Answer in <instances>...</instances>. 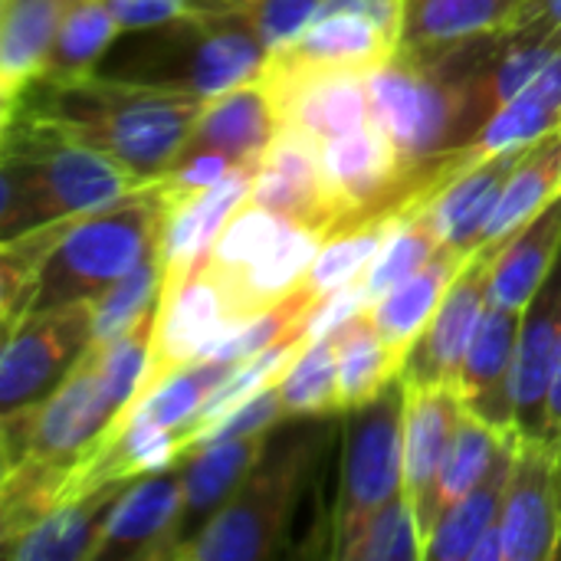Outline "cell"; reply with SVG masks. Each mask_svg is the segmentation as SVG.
<instances>
[{
  "mask_svg": "<svg viewBox=\"0 0 561 561\" xmlns=\"http://www.w3.org/2000/svg\"><path fill=\"white\" fill-rule=\"evenodd\" d=\"M325 440V431L270 437L256 467L227 506L178 552V561H263L279 556Z\"/></svg>",
  "mask_w": 561,
  "mask_h": 561,
  "instance_id": "277c9868",
  "label": "cell"
},
{
  "mask_svg": "<svg viewBox=\"0 0 561 561\" xmlns=\"http://www.w3.org/2000/svg\"><path fill=\"white\" fill-rule=\"evenodd\" d=\"M559 473H561V444H559ZM559 561H561V549H559Z\"/></svg>",
  "mask_w": 561,
  "mask_h": 561,
  "instance_id": "bcb514c9",
  "label": "cell"
},
{
  "mask_svg": "<svg viewBox=\"0 0 561 561\" xmlns=\"http://www.w3.org/2000/svg\"><path fill=\"white\" fill-rule=\"evenodd\" d=\"M401 43L362 13H325L293 43L266 56V69L276 72H358L381 69Z\"/></svg>",
  "mask_w": 561,
  "mask_h": 561,
  "instance_id": "d6986e66",
  "label": "cell"
},
{
  "mask_svg": "<svg viewBox=\"0 0 561 561\" xmlns=\"http://www.w3.org/2000/svg\"><path fill=\"white\" fill-rule=\"evenodd\" d=\"M253 171H256V164H247V168L233 171L230 178H224L220 184L207 187L204 194L168 210L161 243H158V253L164 263L161 286H174L207 263L224 227L247 204L250 187H253Z\"/></svg>",
  "mask_w": 561,
  "mask_h": 561,
  "instance_id": "44dd1931",
  "label": "cell"
},
{
  "mask_svg": "<svg viewBox=\"0 0 561 561\" xmlns=\"http://www.w3.org/2000/svg\"><path fill=\"white\" fill-rule=\"evenodd\" d=\"M125 486L128 483H112L56 506L10 549H3V556L10 561H95L105 523Z\"/></svg>",
  "mask_w": 561,
  "mask_h": 561,
  "instance_id": "d4e9b609",
  "label": "cell"
},
{
  "mask_svg": "<svg viewBox=\"0 0 561 561\" xmlns=\"http://www.w3.org/2000/svg\"><path fill=\"white\" fill-rule=\"evenodd\" d=\"M561 256V194L539 210L526 227H519L493 256L490 302L523 312Z\"/></svg>",
  "mask_w": 561,
  "mask_h": 561,
  "instance_id": "484cf974",
  "label": "cell"
},
{
  "mask_svg": "<svg viewBox=\"0 0 561 561\" xmlns=\"http://www.w3.org/2000/svg\"><path fill=\"white\" fill-rule=\"evenodd\" d=\"M561 355V256L523 309L516 348V434L549 440V398Z\"/></svg>",
  "mask_w": 561,
  "mask_h": 561,
  "instance_id": "ac0fdd59",
  "label": "cell"
},
{
  "mask_svg": "<svg viewBox=\"0 0 561 561\" xmlns=\"http://www.w3.org/2000/svg\"><path fill=\"white\" fill-rule=\"evenodd\" d=\"M325 13H362L401 43L408 0H325L319 16H325Z\"/></svg>",
  "mask_w": 561,
  "mask_h": 561,
  "instance_id": "7bdbcfd3",
  "label": "cell"
},
{
  "mask_svg": "<svg viewBox=\"0 0 561 561\" xmlns=\"http://www.w3.org/2000/svg\"><path fill=\"white\" fill-rule=\"evenodd\" d=\"M549 440H561V355L552 381V398H549Z\"/></svg>",
  "mask_w": 561,
  "mask_h": 561,
  "instance_id": "ee69618b",
  "label": "cell"
},
{
  "mask_svg": "<svg viewBox=\"0 0 561 561\" xmlns=\"http://www.w3.org/2000/svg\"><path fill=\"white\" fill-rule=\"evenodd\" d=\"M250 201L329 237L332 207L322 174V145L299 128L279 125L273 145L256 161Z\"/></svg>",
  "mask_w": 561,
  "mask_h": 561,
  "instance_id": "9a60e30c",
  "label": "cell"
},
{
  "mask_svg": "<svg viewBox=\"0 0 561 561\" xmlns=\"http://www.w3.org/2000/svg\"><path fill=\"white\" fill-rule=\"evenodd\" d=\"M496 250H477L450 283L434 319L411 345L401 381L408 388H457L467 348L490 306V276Z\"/></svg>",
  "mask_w": 561,
  "mask_h": 561,
  "instance_id": "8fae6325",
  "label": "cell"
},
{
  "mask_svg": "<svg viewBox=\"0 0 561 561\" xmlns=\"http://www.w3.org/2000/svg\"><path fill=\"white\" fill-rule=\"evenodd\" d=\"M467 260L470 256H463V253H457V250H450L444 243L431 263H424L414 276H408L404 283H398L394 289H388L381 299L371 302L368 312H371L381 339L401 358H408L411 345L421 339V332L434 319L437 306L444 302L450 283L457 279V273L463 270Z\"/></svg>",
  "mask_w": 561,
  "mask_h": 561,
  "instance_id": "f1b7e54d",
  "label": "cell"
},
{
  "mask_svg": "<svg viewBox=\"0 0 561 561\" xmlns=\"http://www.w3.org/2000/svg\"><path fill=\"white\" fill-rule=\"evenodd\" d=\"M270 437H273V431L220 437V440H210V444L191 450L181 460L184 503H181L174 561H178V552L227 506V500L237 493V486L247 480V473L263 457Z\"/></svg>",
  "mask_w": 561,
  "mask_h": 561,
  "instance_id": "ffe728a7",
  "label": "cell"
},
{
  "mask_svg": "<svg viewBox=\"0 0 561 561\" xmlns=\"http://www.w3.org/2000/svg\"><path fill=\"white\" fill-rule=\"evenodd\" d=\"M561 125V53L529 82L523 85L477 135L460 148V161L473 164L503 151L529 148L533 141L559 131Z\"/></svg>",
  "mask_w": 561,
  "mask_h": 561,
  "instance_id": "4316f807",
  "label": "cell"
},
{
  "mask_svg": "<svg viewBox=\"0 0 561 561\" xmlns=\"http://www.w3.org/2000/svg\"><path fill=\"white\" fill-rule=\"evenodd\" d=\"M375 122L411 164H434L473 141L470 79L444 49H398L368 76Z\"/></svg>",
  "mask_w": 561,
  "mask_h": 561,
  "instance_id": "8992f818",
  "label": "cell"
},
{
  "mask_svg": "<svg viewBox=\"0 0 561 561\" xmlns=\"http://www.w3.org/2000/svg\"><path fill=\"white\" fill-rule=\"evenodd\" d=\"M559 135H561V125H559Z\"/></svg>",
  "mask_w": 561,
  "mask_h": 561,
  "instance_id": "7dc6e473",
  "label": "cell"
},
{
  "mask_svg": "<svg viewBox=\"0 0 561 561\" xmlns=\"http://www.w3.org/2000/svg\"><path fill=\"white\" fill-rule=\"evenodd\" d=\"M408 388V385H404ZM463 401L457 388H408L404 411V496L414 506L424 549L437 519V486L450 457Z\"/></svg>",
  "mask_w": 561,
  "mask_h": 561,
  "instance_id": "5bb4252c",
  "label": "cell"
},
{
  "mask_svg": "<svg viewBox=\"0 0 561 561\" xmlns=\"http://www.w3.org/2000/svg\"><path fill=\"white\" fill-rule=\"evenodd\" d=\"M559 194L561 135L552 131V135L533 141L529 148H523L477 250H500L519 227H526L539 210H546Z\"/></svg>",
  "mask_w": 561,
  "mask_h": 561,
  "instance_id": "f546056e",
  "label": "cell"
},
{
  "mask_svg": "<svg viewBox=\"0 0 561 561\" xmlns=\"http://www.w3.org/2000/svg\"><path fill=\"white\" fill-rule=\"evenodd\" d=\"M533 0H408L401 49L450 46L500 33L523 20Z\"/></svg>",
  "mask_w": 561,
  "mask_h": 561,
  "instance_id": "4dcf8cb0",
  "label": "cell"
},
{
  "mask_svg": "<svg viewBox=\"0 0 561 561\" xmlns=\"http://www.w3.org/2000/svg\"><path fill=\"white\" fill-rule=\"evenodd\" d=\"M168 210L171 204L161 184L151 181L92 214L76 217L43 266L33 312L99 299L158 250Z\"/></svg>",
  "mask_w": 561,
  "mask_h": 561,
  "instance_id": "5b68a950",
  "label": "cell"
},
{
  "mask_svg": "<svg viewBox=\"0 0 561 561\" xmlns=\"http://www.w3.org/2000/svg\"><path fill=\"white\" fill-rule=\"evenodd\" d=\"M286 417L319 421L339 411V355L332 335L309 339L279 378Z\"/></svg>",
  "mask_w": 561,
  "mask_h": 561,
  "instance_id": "d590c367",
  "label": "cell"
},
{
  "mask_svg": "<svg viewBox=\"0 0 561 561\" xmlns=\"http://www.w3.org/2000/svg\"><path fill=\"white\" fill-rule=\"evenodd\" d=\"M404 411L408 388L391 381L375 401L352 411L342 486L332 516V552L381 506L404 493Z\"/></svg>",
  "mask_w": 561,
  "mask_h": 561,
  "instance_id": "52a82bcc",
  "label": "cell"
},
{
  "mask_svg": "<svg viewBox=\"0 0 561 561\" xmlns=\"http://www.w3.org/2000/svg\"><path fill=\"white\" fill-rule=\"evenodd\" d=\"M345 561H421L424 536L414 516L411 500L401 493L388 506H381L371 519H365L335 552Z\"/></svg>",
  "mask_w": 561,
  "mask_h": 561,
  "instance_id": "74e56055",
  "label": "cell"
},
{
  "mask_svg": "<svg viewBox=\"0 0 561 561\" xmlns=\"http://www.w3.org/2000/svg\"><path fill=\"white\" fill-rule=\"evenodd\" d=\"M260 79L266 82L279 125L299 128L319 145L348 135L368 122H375L371 112V85L368 76L358 72H276L260 69Z\"/></svg>",
  "mask_w": 561,
  "mask_h": 561,
  "instance_id": "4fadbf2b",
  "label": "cell"
},
{
  "mask_svg": "<svg viewBox=\"0 0 561 561\" xmlns=\"http://www.w3.org/2000/svg\"><path fill=\"white\" fill-rule=\"evenodd\" d=\"M339 355V411L352 414L401 378L404 358L381 339L371 312H358L329 332Z\"/></svg>",
  "mask_w": 561,
  "mask_h": 561,
  "instance_id": "1f68e13d",
  "label": "cell"
},
{
  "mask_svg": "<svg viewBox=\"0 0 561 561\" xmlns=\"http://www.w3.org/2000/svg\"><path fill=\"white\" fill-rule=\"evenodd\" d=\"M16 108L62 125L151 184L181 154L204 99L89 72L79 79H33Z\"/></svg>",
  "mask_w": 561,
  "mask_h": 561,
  "instance_id": "6da1fadb",
  "label": "cell"
},
{
  "mask_svg": "<svg viewBox=\"0 0 561 561\" xmlns=\"http://www.w3.org/2000/svg\"><path fill=\"white\" fill-rule=\"evenodd\" d=\"M322 3L325 0H247L243 13L250 16L263 46L273 53L309 30L319 20Z\"/></svg>",
  "mask_w": 561,
  "mask_h": 561,
  "instance_id": "60d3db41",
  "label": "cell"
},
{
  "mask_svg": "<svg viewBox=\"0 0 561 561\" xmlns=\"http://www.w3.org/2000/svg\"><path fill=\"white\" fill-rule=\"evenodd\" d=\"M141 184L115 158L49 118L23 108L3 118L0 240L56 220H76Z\"/></svg>",
  "mask_w": 561,
  "mask_h": 561,
  "instance_id": "7a4b0ae2",
  "label": "cell"
},
{
  "mask_svg": "<svg viewBox=\"0 0 561 561\" xmlns=\"http://www.w3.org/2000/svg\"><path fill=\"white\" fill-rule=\"evenodd\" d=\"M279 421H286V408H283V398H279V381H273L270 388H263L260 394H253L250 401H243L237 411H230L224 421H217L197 440V447H204L210 440H220V437H237V434H253V431H273Z\"/></svg>",
  "mask_w": 561,
  "mask_h": 561,
  "instance_id": "b9f144b4",
  "label": "cell"
},
{
  "mask_svg": "<svg viewBox=\"0 0 561 561\" xmlns=\"http://www.w3.org/2000/svg\"><path fill=\"white\" fill-rule=\"evenodd\" d=\"M516 440L519 434L510 431L503 437L500 454L493 457L490 470L483 473V480L463 496L457 500L434 526L424 559L427 561H470L477 542L500 523L503 516V500H506V486H510V473H513V457H516Z\"/></svg>",
  "mask_w": 561,
  "mask_h": 561,
  "instance_id": "83f0119b",
  "label": "cell"
},
{
  "mask_svg": "<svg viewBox=\"0 0 561 561\" xmlns=\"http://www.w3.org/2000/svg\"><path fill=\"white\" fill-rule=\"evenodd\" d=\"M237 322L240 319H237L224 286L204 266L197 273H191L187 279L174 283V286H161L148 371H145V381H141L135 401H141L171 371H178L184 365H194V362H204Z\"/></svg>",
  "mask_w": 561,
  "mask_h": 561,
  "instance_id": "30bf717a",
  "label": "cell"
},
{
  "mask_svg": "<svg viewBox=\"0 0 561 561\" xmlns=\"http://www.w3.org/2000/svg\"><path fill=\"white\" fill-rule=\"evenodd\" d=\"M503 437H506L503 431H496L486 421L463 411V421L457 427V437H454V447H450V457L444 463V477L437 486V519L483 480V473L490 470L493 457L503 447ZM437 519H434V526H437Z\"/></svg>",
  "mask_w": 561,
  "mask_h": 561,
  "instance_id": "f35d334b",
  "label": "cell"
},
{
  "mask_svg": "<svg viewBox=\"0 0 561 561\" xmlns=\"http://www.w3.org/2000/svg\"><path fill=\"white\" fill-rule=\"evenodd\" d=\"M424 201V197H421ZM401 220L398 217H388V220H375V224H358V227H348V230H339L332 237H325V243L319 247L309 273H306V286L325 299L339 289H345L348 283L362 279L365 270L371 266V260L378 256L388 230Z\"/></svg>",
  "mask_w": 561,
  "mask_h": 561,
  "instance_id": "8d00e7d4",
  "label": "cell"
},
{
  "mask_svg": "<svg viewBox=\"0 0 561 561\" xmlns=\"http://www.w3.org/2000/svg\"><path fill=\"white\" fill-rule=\"evenodd\" d=\"M95 342V299L36 309L3 332L0 404L3 411L46 401Z\"/></svg>",
  "mask_w": 561,
  "mask_h": 561,
  "instance_id": "ba28073f",
  "label": "cell"
},
{
  "mask_svg": "<svg viewBox=\"0 0 561 561\" xmlns=\"http://www.w3.org/2000/svg\"><path fill=\"white\" fill-rule=\"evenodd\" d=\"M233 365H224V362H214V358H204V362H194V365H184L178 371H171L161 385H154L141 401H135L125 417L118 421V427L108 434L118 437L131 421L135 424H151V427H164V431H187L197 417V411L204 408L207 394L224 381V375L230 371ZM105 440V444H108Z\"/></svg>",
  "mask_w": 561,
  "mask_h": 561,
  "instance_id": "d6a6232c",
  "label": "cell"
},
{
  "mask_svg": "<svg viewBox=\"0 0 561 561\" xmlns=\"http://www.w3.org/2000/svg\"><path fill=\"white\" fill-rule=\"evenodd\" d=\"M118 33H122V26L108 7V0H79L66 13L39 79H79V76L99 72V66H102L108 46L118 39Z\"/></svg>",
  "mask_w": 561,
  "mask_h": 561,
  "instance_id": "e575fe53",
  "label": "cell"
},
{
  "mask_svg": "<svg viewBox=\"0 0 561 561\" xmlns=\"http://www.w3.org/2000/svg\"><path fill=\"white\" fill-rule=\"evenodd\" d=\"M519 154H523V148L503 151V154H493V158H483L473 164L460 161V154H457L454 171L444 178V184L431 197L434 224L440 230V240L450 250H457L463 256L477 253L480 237L500 204V194H503Z\"/></svg>",
  "mask_w": 561,
  "mask_h": 561,
  "instance_id": "7402d4cb",
  "label": "cell"
},
{
  "mask_svg": "<svg viewBox=\"0 0 561 561\" xmlns=\"http://www.w3.org/2000/svg\"><path fill=\"white\" fill-rule=\"evenodd\" d=\"M561 440L519 437L503 500L500 529L506 561H559L561 549Z\"/></svg>",
  "mask_w": 561,
  "mask_h": 561,
  "instance_id": "7c38bea8",
  "label": "cell"
},
{
  "mask_svg": "<svg viewBox=\"0 0 561 561\" xmlns=\"http://www.w3.org/2000/svg\"><path fill=\"white\" fill-rule=\"evenodd\" d=\"M125 404L99 371L95 342L66 375V381L39 404H30V454L26 460L76 470L118 427Z\"/></svg>",
  "mask_w": 561,
  "mask_h": 561,
  "instance_id": "9c48e42d",
  "label": "cell"
},
{
  "mask_svg": "<svg viewBox=\"0 0 561 561\" xmlns=\"http://www.w3.org/2000/svg\"><path fill=\"white\" fill-rule=\"evenodd\" d=\"M181 503V470L128 483L105 523L95 561H174Z\"/></svg>",
  "mask_w": 561,
  "mask_h": 561,
  "instance_id": "2e32d148",
  "label": "cell"
},
{
  "mask_svg": "<svg viewBox=\"0 0 561 561\" xmlns=\"http://www.w3.org/2000/svg\"><path fill=\"white\" fill-rule=\"evenodd\" d=\"M270 49L243 10L178 16L118 33L99 72L138 85L214 99L260 76Z\"/></svg>",
  "mask_w": 561,
  "mask_h": 561,
  "instance_id": "3957f363",
  "label": "cell"
},
{
  "mask_svg": "<svg viewBox=\"0 0 561 561\" xmlns=\"http://www.w3.org/2000/svg\"><path fill=\"white\" fill-rule=\"evenodd\" d=\"M276 131H279L276 102L266 82L253 76L243 85L207 99L187 141L201 148L227 151L237 161L256 164L273 145Z\"/></svg>",
  "mask_w": 561,
  "mask_h": 561,
  "instance_id": "603a6c76",
  "label": "cell"
},
{
  "mask_svg": "<svg viewBox=\"0 0 561 561\" xmlns=\"http://www.w3.org/2000/svg\"><path fill=\"white\" fill-rule=\"evenodd\" d=\"M437 194V191H434ZM427 194L424 201L411 204L401 220L388 230L378 256L371 260V266L365 270V293L368 299H381L388 289H394L398 283H404L408 276H414L424 263H431L437 256V250L444 247L440 240V230L434 224V214H431V197Z\"/></svg>",
  "mask_w": 561,
  "mask_h": 561,
  "instance_id": "836d02e7",
  "label": "cell"
},
{
  "mask_svg": "<svg viewBox=\"0 0 561 561\" xmlns=\"http://www.w3.org/2000/svg\"><path fill=\"white\" fill-rule=\"evenodd\" d=\"M529 10L561 26V0H533V3H529Z\"/></svg>",
  "mask_w": 561,
  "mask_h": 561,
  "instance_id": "f6af8a7d",
  "label": "cell"
},
{
  "mask_svg": "<svg viewBox=\"0 0 561 561\" xmlns=\"http://www.w3.org/2000/svg\"><path fill=\"white\" fill-rule=\"evenodd\" d=\"M79 0H0V115L39 79L66 13Z\"/></svg>",
  "mask_w": 561,
  "mask_h": 561,
  "instance_id": "cb8c5ba5",
  "label": "cell"
},
{
  "mask_svg": "<svg viewBox=\"0 0 561 561\" xmlns=\"http://www.w3.org/2000/svg\"><path fill=\"white\" fill-rule=\"evenodd\" d=\"M164 283V263L161 253H148L128 276H122L115 286H108L95 299V342H108L128 325H135L148 309L158 306Z\"/></svg>",
  "mask_w": 561,
  "mask_h": 561,
  "instance_id": "ab89813d",
  "label": "cell"
},
{
  "mask_svg": "<svg viewBox=\"0 0 561 561\" xmlns=\"http://www.w3.org/2000/svg\"><path fill=\"white\" fill-rule=\"evenodd\" d=\"M523 312L506 306H486L477 335L467 348L457 394L463 411L510 434L516 431V348Z\"/></svg>",
  "mask_w": 561,
  "mask_h": 561,
  "instance_id": "e0dca14e",
  "label": "cell"
}]
</instances>
